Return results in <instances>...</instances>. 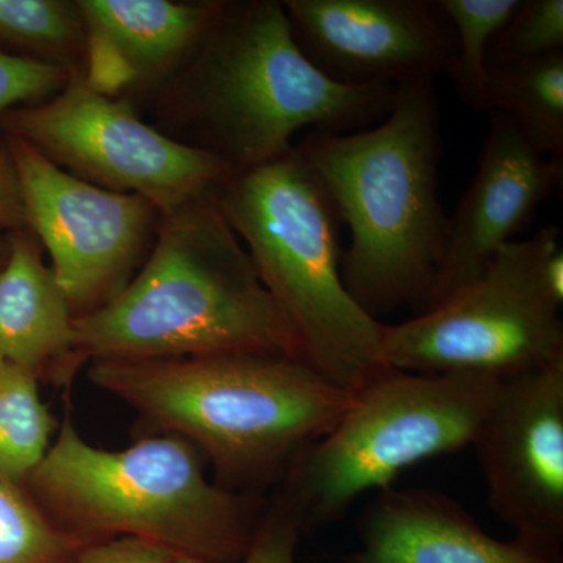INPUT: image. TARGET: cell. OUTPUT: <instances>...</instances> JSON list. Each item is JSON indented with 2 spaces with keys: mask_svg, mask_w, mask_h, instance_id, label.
Returning a JSON list of instances; mask_svg holds the SVG:
<instances>
[{
  "mask_svg": "<svg viewBox=\"0 0 563 563\" xmlns=\"http://www.w3.org/2000/svg\"><path fill=\"white\" fill-rule=\"evenodd\" d=\"M70 69L0 51V117L22 106L49 101L63 90Z\"/></svg>",
  "mask_w": 563,
  "mask_h": 563,
  "instance_id": "23",
  "label": "cell"
},
{
  "mask_svg": "<svg viewBox=\"0 0 563 563\" xmlns=\"http://www.w3.org/2000/svg\"><path fill=\"white\" fill-rule=\"evenodd\" d=\"M473 446L493 514L563 548V361L501 380Z\"/></svg>",
  "mask_w": 563,
  "mask_h": 563,
  "instance_id": "11",
  "label": "cell"
},
{
  "mask_svg": "<svg viewBox=\"0 0 563 563\" xmlns=\"http://www.w3.org/2000/svg\"><path fill=\"white\" fill-rule=\"evenodd\" d=\"M27 229L20 173L7 143L0 144V231Z\"/></svg>",
  "mask_w": 563,
  "mask_h": 563,
  "instance_id": "26",
  "label": "cell"
},
{
  "mask_svg": "<svg viewBox=\"0 0 563 563\" xmlns=\"http://www.w3.org/2000/svg\"><path fill=\"white\" fill-rule=\"evenodd\" d=\"M0 129L80 180L143 196L162 213L211 195L232 176L210 154L141 120L131 99L92 87L81 66L49 101L2 114Z\"/></svg>",
  "mask_w": 563,
  "mask_h": 563,
  "instance_id": "9",
  "label": "cell"
},
{
  "mask_svg": "<svg viewBox=\"0 0 563 563\" xmlns=\"http://www.w3.org/2000/svg\"><path fill=\"white\" fill-rule=\"evenodd\" d=\"M442 110L435 79L395 85L379 124L350 133L312 132L296 144L351 231L344 287L373 320L432 307L446 242L439 201Z\"/></svg>",
  "mask_w": 563,
  "mask_h": 563,
  "instance_id": "2",
  "label": "cell"
},
{
  "mask_svg": "<svg viewBox=\"0 0 563 563\" xmlns=\"http://www.w3.org/2000/svg\"><path fill=\"white\" fill-rule=\"evenodd\" d=\"M88 377L154 428L198 448L218 485L252 496L279 485L354 398L306 362L282 355L99 361Z\"/></svg>",
  "mask_w": 563,
  "mask_h": 563,
  "instance_id": "4",
  "label": "cell"
},
{
  "mask_svg": "<svg viewBox=\"0 0 563 563\" xmlns=\"http://www.w3.org/2000/svg\"><path fill=\"white\" fill-rule=\"evenodd\" d=\"M7 255H9V240H3L0 236V269H2L3 263L7 261Z\"/></svg>",
  "mask_w": 563,
  "mask_h": 563,
  "instance_id": "28",
  "label": "cell"
},
{
  "mask_svg": "<svg viewBox=\"0 0 563 563\" xmlns=\"http://www.w3.org/2000/svg\"><path fill=\"white\" fill-rule=\"evenodd\" d=\"M559 244L555 225L507 243L479 276L439 306L401 324H384L387 368L504 380L563 361L562 303L543 274L544 258Z\"/></svg>",
  "mask_w": 563,
  "mask_h": 563,
  "instance_id": "8",
  "label": "cell"
},
{
  "mask_svg": "<svg viewBox=\"0 0 563 563\" xmlns=\"http://www.w3.org/2000/svg\"><path fill=\"white\" fill-rule=\"evenodd\" d=\"M0 44L31 60L84 66L87 35L76 0H0Z\"/></svg>",
  "mask_w": 563,
  "mask_h": 563,
  "instance_id": "19",
  "label": "cell"
},
{
  "mask_svg": "<svg viewBox=\"0 0 563 563\" xmlns=\"http://www.w3.org/2000/svg\"><path fill=\"white\" fill-rule=\"evenodd\" d=\"M302 531L295 515L277 499H268L250 550L240 563H296Z\"/></svg>",
  "mask_w": 563,
  "mask_h": 563,
  "instance_id": "24",
  "label": "cell"
},
{
  "mask_svg": "<svg viewBox=\"0 0 563 563\" xmlns=\"http://www.w3.org/2000/svg\"><path fill=\"white\" fill-rule=\"evenodd\" d=\"M169 563H210L202 561V559L191 558V555L176 554Z\"/></svg>",
  "mask_w": 563,
  "mask_h": 563,
  "instance_id": "27",
  "label": "cell"
},
{
  "mask_svg": "<svg viewBox=\"0 0 563 563\" xmlns=\"http://www.w3.org/2000/svg\"><path fill=\"white\" fill-rule=\"evenodd\" d=\"M84 547L0 473V563H70Z\"/></svg>",
  "mask_w": 563,
  "mask_h": 563,
  "instance_id": "21",
  "label": "cell"
},
{
  "mask_svg": "<svg viewBox=\"0 0 563 563\" xmlns=\"http://www.w3.org/2000/svg\"><path fill=\"white\" fill-rule=\"evenodd\" d=\"M306 57L343 85L450 77L457 43L437 0H284Z\"/></svg>",
  "mask_w": 563,
  "mask_h": 563,
  "instance_id": "12",
  "label": "cell"
},
{
  "mask_svg": "<svg viewBox=\"0 0 563 563\" xmlns=\"http://www.w3.org/2000/svg\"><path fill=\"white\" fill-rule=\"evenodd\" d=\"M563 52V0H521L488 47L487 68Z\"/></svg>",
  "mask_w": 563,
  "mask_h": 563,
  "instance_id": "22",
  "label": "cell"
},
{
  "mask_svg": "<svg viewBox=\"0 0 563 563\" xmlns=\"http://www.w3.org/2000/svg\"><path fill=\"white\" fill-rule=\"evenodd\" d=\"M357 532V548L342 563H563V548L495 539L461 503L429 488L380 490Z\"/></svg>",
  "mask_w": 563,
  "mask_h": 563,
  "instance_id": "15",
  "label": "cell"
},
{
  "mask_svg": "<svg viewBox=\"0 0 563 563\" xmlns=\"http://www.w3.org/2000/svg\"><path fill=\"white\" fill-rule=\"evenodd\" d=\"M174 555L161 544L136 537H120L87 544L70 563H169Z\"/></svg>",
  "mask_w": 563,
  "mask_h": 563,
  "instance_id": "25",
  "label": "cell"
},
{
  "mask_svg": "<svg viewBox=\"0 0 563 563\" xmlns=\"http://www.w3.org/2000/svg\"><path fill=\"white\" fill-rule=\"evenodd\" d=\"M25 484L51 520L85 544L136 537L210 563L242 562L268 504L210 483L201 451L180 437L99 450L69 413Z\"/></svg>",
  "mask_w": 563,
  "mask_h": 563,
  "instance_id": "5",
  "label": "cell"
},
{
  "mask_svg": "<svg viewBox=\"0 0 563 563\" xmlns=\"http://www.w3.org/2000/svg\"><path fill=\"white\" fill-rule=\"evenodd\" d=\"M74 317L57 277L29 229L11 233L0 269V361L14 363L57 385L74 368Z\"/></svg>",
  "mask_w": 563,
  "mask_h": 563,
  "instance_id": "16",
  "label": "cell"
},
{
  "mask_svg": "<svg viewBox=\"0 0 563 563\" xmlns=\"http://www.w3.org/2000/svg\"><path fill=\"white\" fill-rule=\"evenodd\" d=\"M20 173L27 229L49 252L74 317L102 309L150 257L162 211L143 196L95 187L18 139L5 136Z\"/></svg>",
  "mask_w": 563,
  "mask_h": 563,
  "instance_id": "10",
  "label": "cell"
},
{
  "mask_svg": "<svg viewBox=\"0 0 563 563\" xmlns=\"http://www.w3.org/2000/svg\"><path fill=\"white\" fill-rule=\"evenodd\" d=\"M218 354L302 361L295 333L211 192L163 211L150 257L131 284L74 320V368Z\"/></svg>",
  "mask_w": 563,
  "mask_h": 563,
  "instance_id": "3",
  "label": "cell"
},
{
  "mask_svg": "<svg viewBox=\"0 0 563 563\" xmlns=\"http://www.w3.org/2000/svg\"><path fill=\"white\" fill-rule=\"evenodd\" d=\"M393 85L329 79L292 36L279 0H224L201 46L150 99L158 131L206 152L232 176L276 161L291 139L379 124Z\"/></svg>",
  "mask_w": 563,
  "mask_h": 563,
  "instance_id": "1",
  "label": "cell"
},
{
  "mask_svg": "<svg viewBox=\"0 0 563 563\" xmlns=\"http://www.w3.org/2000/svg\"><path fill=\"white\" fill-rule=\"evenodd\" d=\"M453 25L457 55L450 77L468 109L487 110V54L521 0H437Z\"/></svg>",
  "mask_w": 563,
  "mask_h": 563,
  "instance_id": "20",
  "label": "cell"
},
{
  "mask_svg": "<svg viewBox=\"0 0 563 563\" xmlns=\"http://www.w3.org/2000/svg\"><path fill=\"white\" fill-rule=\"evenodd\" d=\"M214 199L295 333L302 362L352 393L387 372L383 321L363 312L343 284L339 211L298 150L229 177Z\"/></svg>",
  "mask_w": 563,
  "mask_h": 563,
  "instance_id": "6",
  "label": "cell"
},
{
  "mask_svg": "<svg viewBox=\"0 0 563 563\" xmlns=\"http://www.w3.org/2000/svg\"><path fill=\"white\" fill-rule=\"evenodd\" d=\"M488 111L512 122L539 154L563 162V52L488 68Z\"/></svg>",
  "mask_w": 563,
  "mask_h": 563,
  "instance_id": "17",
  "label": "cell"
},
{
  "mask_svg": "<svg viewBox=\"0 0 563 563\" xmlns=\"http://www.w3.org/2000/svg\"><path fill=\"white\" fill-rule=\"evenodd\" d=\"M487 114L476 176L448 218L431 309L479 276L496 252L531 225L539 207L562 185L563 162L539 154L503 114Z\"/></svg>",
  "mask_w": 563,
  "mask_h": 563,
  "instance_id": "13",
  "label": "cell"
},
{
  "mask_svg": "<svg viewBox=\"0 0 563 563\" xmlns=\"http://www.w3.org/2000/svg\"><path fill=\"white\" fill-rule=\"evenodd\" d=\"M501 380L388 368L354 391L332 431L303 448L276 498L302 533L339 521L366 492L390 488L415 465L476 440Z\"/></svg>",
  "mask_w": 563,
  "mask_h": 563,
  "instance_id": "7",
  "label": "cell"
},
{
  "mask_svg": "<svg viewBox=\"0 0 563 563\" xmlns=\"http://www.w3.org/2000/svg\"><path fill=\"white\" fill-rule=\"evenodd\" d=\"M35 374L0 361V473L25 484L49 451L55 420Z\"/></svg>",
  "mask_w": 563,
  "mask_h": 563,
  "instance_id": "18",
  "label": "cell"
},
{
  "mask_svg": "<svg viewBox=\"0 0 563 563\" xmlns=\"http://www.w3.org/2000/svg\"><path fill=\"white\" fill-rule=\"evenodd\" d=\"M87 35L84 68L111 98H151L201 46L224 0H76Z\"/></svg>",
  "mask_w": 563,
  "mask_h": 563,
  "instance_id": "14",
  "label": "cell"
}]
</instances>
